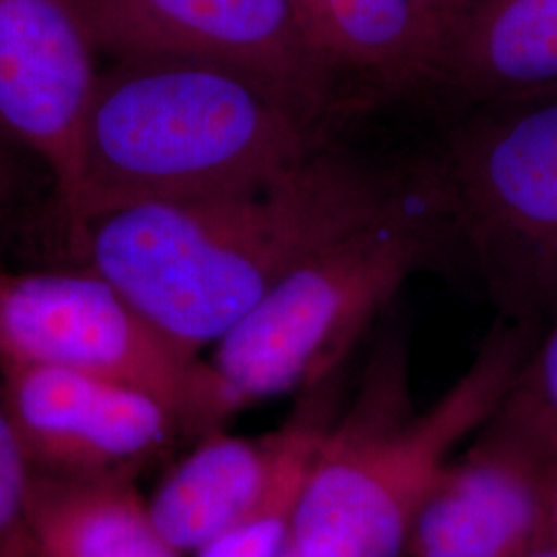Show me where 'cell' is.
Instances as JSON below:
<instances>
[{
	"instance_id": "cell-1",
	"label": "cell",
	"mask_w": 557,
	"mask_h": 557,
	"mask_svg": "<svg viewBox=\"0 0 557 557\" xmlns=\"http://www.w3.org/2000/svg\"><path fill=\"white\" fill-rule=\"evenodd\" d=\"M416 168L384 172L324 143L277 178L124 209L77 239L161 335L199 358L324 244L388 211Z\"/></svg>"
},
{
	"instance_id": "cell-2",
	"label": "cell",
	"mask_w": 557,
	"mask_h": 557,
	"mask_svg": "<svg viewBox=\"0 0 557 557\" xmlns=\"http://www.w3.org/2000/svg\"><path fill=\"white\" fill-rule=\"evenodd\" d=\"M329 135L259 81L197 60L128 57L98 73L81 124L71 236L133 207L209 199L277 178Z\"/></svg>"
},
{
	"instance_id": "cell-3",
	"label": "cell",
	"mask_w": 557,
	"mask_h": 557,
	"mask_svg": "<svg viewBox=\"0 0 557 557\" xmlns=\"http://www.w3.org/2000/svg\"><path fill=\"white\" fill-rule=\"evenodd\" d=\"M539 333L498 319L471 366L423 411L411 407L400 347H386L314 457L294 527L301 557H403L419 504L494 416Z\"/></svg>"
},
{
	"instance_id": "cell-4",
	"label": "cell",
	"mask_w": 557,
	"mask_h": 557,
	"mask_svg": "<svg viewBox=\"0 0 557 557\" xmlns=\"http://www.w3.org/2000/svg\"><path fill=\"white\" fill-rule=\"evenodd\" d=\"M448 248L423 161L379 218L299 262L213 345L202 434L260 400L333 379L366 326L416 271Z\"/></svg>"
},
{
	"instance_id": "cell-5",
	"label": "cell",
	"mask_w": 557,
	"mask_h": 557,
	"mask_svg": "<svg viewBox=\"0 0 557 557\" xmlns=\"http://www.w3.org/2000/svg\"><path fill=\"white\" fill-rule=\"evenodd\" d=\"M423 163L448 246L499 319L543 329L557 314V91L469 106Z\"/></svg>"
},
{
	"instance_id": "cell-6",
	"label": "cell",
	"mask_w": 557,
	"mask_h": 557,
	"mask_svg": "<svg viewBox=\"0 0 557 557\" xmlns=\"http://www.w3.org/2000/svg\"><path fill=\"white\" fill-rule=\"evenodd\" d=\"M40 363L139 388L199 438L207 363L176 347L94 271L0 277V363Z\"/></svg>"
},
{
	"instance_id": "cell-7",
	"label": "cell",
	"mask_w": 557,
	"mask_h": 557,
	"mask_svg": "<svg viewBox=\"0 0 557 557\" xmlns=\"http://www.w3.org/2000/svg\"><path fill=\"white\" fill-rule=\"evenodd\" d=\"M96 50L238 71L329 135L343 98L337 71L304 32L292 0H75Z\"/></svg>"
},
{
	"instance_id": "cell-8",
	"label": "cell",
	"mask_w": 557,
	"mask_h": 557,
	"mask_svg": "<svg viewBox=\"0 0 557 557\" xmlns=\"http://www.w3.org/2000/svg\"><path fill=\"white\" fill-rule=\"evenodd\" d=\"M0 393L36 471L135 481L182 432L139 388L40 363H0Z\"/></svg>"
},
{
	"instance_id": "cell-9",
	"label": "cell",
	"mask_w": 557,
	"mask_h": 557,
	"mask_svg": "<svg viewBox=\"0 0 557 557\" xmlns=\"http://www.w3.org/2000/svg\"><path fill=\"white\" fill-rule=\"evenodd\" d=\"M75 0H0V124L71 197L81 124L98 71Z\"/></svg>"
},
{
	"instance_id": "cell-10",
	"label": "cell",
	"mask_w": 557,
	"mask_h": 557,
	"mask_svg": "<svg viewBox=\"0 0 557 557\" xmlns=\"http://www.w3.org/2000/svg\"><path fill=\"white\" fill-rule=\"evenodd\" d=\"M549 465L483 425L411 522L403 557H527L545 539Z\"/></svg>"
},
{
	"instance_id": "cell-11",
	"label": "cell",
	"mask_w": 557,
	"mask_h": 557,
	"mask_svg": "<svg viewBox=\"0 0 557 557\" xmlns=\"http://www.w3.org/2000/svg\"><path fill=\"white\" fill-rule=\"evenodd\" d=\"M432 91L465 108L557 91V0H473L442 40Z\"/></svg>"
},
{
	"instance_id": "cell-12",
	"label": "cell",
	"mask_w": 557,
	"mask_h": 557,
	"mask_svg": "<svg viewBox=\"0 0 557 557\" xmlns=\"http://www.w3.org/2000/svg\"><path fill=\"white\" fill-rule=\"evenodd\" d=\"M308 38L337 71L376 94L432 91L438 32L413 0H292Z\"/></svg>"
},
{
	"instance_id": "cell-13",
	"label": "cell",
	"mask_w": 557,
	"mask_h": 557,
	"mask_svg": "<svg viewBox=\"0 0 557 557\" xmlns=\"http://www.w3.org/2000/svg\"><path fill=\"white\" fill-rule=\"evenodd\" d=\"M287 425L262 436L211 430L161 479L147 508L180 554H197L234 527L275 473Z\"/></svg>"
},
{
	"instance_id": "cell-14",
	"label": "cell",
	"mask_w": 557,
	"mask_h": 557,
	"mask_svg": "<svg viewBox=\"0 0 557 557\" xmlns=\"http://www.w3.org/2000/svg\"><path fill=\"white\" fill-rule=\"evenodd\" d=\"M29 515L38 557H182L133 481L36 471Z\"/></svg>"
},
{
	"instance_id": "cell-15",
	"label": "cell",
	"mask_w": 557,
	"mask_h": 557,
	"mask_svg": "<svg viewBox=\"0 0 557 557\" xmlns=\"http://www.w3.org/2000/svg\"><path fill=\"white\" fill-rule=\"evenodd\" d=\"M329 382L331 379L304 391L301 405L285 421L283 455L257 502L234 527L205 545L195 557H277L294 541L306 481L335 419Z\"/></svg>"
},
{
	"instance_id": "cell-16",
	"label": "cell",
	"mask_w": 557,
	"mask_h": 557,
	"mask_svg": "<svg viewBox=\"0 0 557 557\" xmlns=\"http://www.w3.org/2000/svg\"><path fill=\"white\" fill-rule=\"evenodd\" d=\"M543 329L485 425L552 467L557 460V314Z\"/></svg>"
},
{
	"instance_id": "cell-17",
	"label": "cell",
	"mask_w": 557,
	"mask_h": 557,
	"mask_svg": "<svg viewBox=\"0 0 557 557\" xmlns=\"http://www.w3.org/2000/svg\"><path fill=\"white\" fill-rule=\"evenodd\" d=\"M36 467L0 393V557H38L32 535Z\"/></svg>"
},
{
	"instance_id": "cell-18",
	"label": "cell",
	"mask_w": 557,
	"mask_h": 557,
	"mask_svg": "<svg viewBox=\"0 0 557 557\" xmlns=\"http://www.w3.org/2000/svg\"><path fill=\"white\" fill-rule=\"evenodd\" d=\"M473 0H413V4L421 11V15L432 23L438 32L440 40L453 29L465 11L471 7ZM442 46V44H440Z\"/></svg>"
},
{
	"instance_id": "cell-19",
	"label": "cell",
	"mask_w": 557,
	"mask_h": 557,
	"mask_svg": "<svg viewBox=\"0 0 557 557\" xmlns=\"http://www.w3.org/2000/svg\"><path fill=\"white\" fill-rule=\"evenodd\" d=\"M545 541H552L557 545V460L549 467V481H547Z\"/></svg>"
},
{
	"instance_id": "cell-20",
	"label": "cell",
	"mask_w": 557,
	"mask_h": 557,
	"mask_svg": "<svg viewBox=\"0 0 557 557\" xmlns=\"http://www.w3.org/2000/svg\"><path fill=\"white\" fill-rule=\"evenodd\" d=\"M527 557H557V545L552 541H541L535 549H531Z\"/></svg>"
},
{
	"instance_id": "cell-21",
	"label": "cell",
	"mask_w": 557,
	"mask_h": 557,
	"mask_svg": "<svg viewBox=\"0 0 557 557\" xmlns=\"http://www.w3.org/2000/svg\"><path fill=\"white\" fill-rule=\"evenodd\" d=\"M277 557H301V554H299L298 547H296V545H294V541H292V543H289V545H287V547H285Z\"/></svg>"
}]
</instances>
